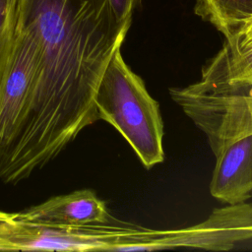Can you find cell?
I'll list each match as a JSON object with an SVG mask.
<instances>
[{"instance_id": "obj_10", "label": "cell", "mask_w": 252, "mask_h": 252, "mask_svg": "<svg viewBox=\"0 0 252 252\" xmlns=\"http://www.w3.org/2000/svg\"><path fill=\"white\" fill-rule=\"evenodd\" d=\"M224 45L233 52L252 49V17L241 24L229 37L225 38Z\"/></svg>"}, {"instance_id": "obj_8", "label": "cell", "mask_w": 252, "mask_h": 252, "mask_svg": "<svg viewBox=\"0 0 252 252\" xmlns=\"http://www.w3.org/2000/svg\"><path fill=\"white\" fill-rule=\"evenodd\" d=\"M206 66L227 81L252 85V49L233 52L223 44Z\"/></svg>"}, {"instance_id": "obj_2", "label": "cell", "mask_w": 252, "mask_h": 252, "mask_svg": "<svg viewBox=\"0 0 252 252\" xmlns=\"http://www.w3.org/2000/svg\"><path fill=\"white\" fill-rule=\"evenodd\" d=\"M169 93L208 138L216 158L212 196L225 204L246 202L252 197V107L243 93L207 71Z\"/></svg>"}, {"instance_id": "obj_3", "label": "cell", "mask_w": 252, "mask_h": 252, "mask_svg": "<svg viewBox=\"0 0 252 252\" xmlns=\"http://www.w3.org/2000/svg\"><path fill=\"white\" fill-rule=\"evenodd\" d=\"M98 119L111 124L146 168L164 159L159 106L118 49L107 64L94 97Z\"/></svg>"}, {"instance_id": "obj_9", "label": "cell", "mask_w": 252, "mask_h": 252, "mask_svg": "<svg viewBox=\"0 0 252 252\" xmlns=\"http://www.w3.org/2000/svg\"><path fill=\"white\" fill-rule=\"evenodd\" d=\"M18 0H0V89L13 46Z\"/></svg>"}, {"instance_id": "obj_11", "label": "cell", "mask_w": 252, "mask_h": 252, "mask_svg": "<svg viewBox=\"0 0 252 252\" xmlns=\"http://www.w3.org/2000/svg\"><path fill=\"white\" fill-rule=\"evenodd\" d=\"M116 19L124 24H131L132 14L139 0H106Z\"/></svg>"}, {"instance_id": "obj_5", "label": "cell", "mask_w": 252, "mask_h": 252, "mask_svg": "<svg viewBox=\"0 0 252 252\" xmlns=\"http://www.w3.org/2000/svg\"><path fill=\"white\" fill-rule=\"evenodd\" d=\"M35 68V44L27 32L16 28L9 63L0 89V157L26 114Z\"/></svg>"}, {"instance_id": "obj_1", "label": "cell", "mask_w": 252, "mask_h": 252, "mask_svg": "<svg viewBox=\"0 0 252 252\" xmlns=\"http://www.w3.org/2000/svg\"><path fill=\"white\" fill-rule=\"evenodd\" d=\"M130 26L106 0H18L16 28L32 38L36 68L26 114L0 157V181L27 179L98 120L97 87Z\"/></svg>"}, {"instance_id": "obj_12", "label": "cell", "mask_w": 252, "mask_h": 252, "mask_svg": "<svg viewBox=\"0 0 252 252\" xmlns=\"http://www.w3.org/2000/svg\"><path fill=\"white\" fill-rule=\"evenodd\" d=\"M12 219H13V213H7V212L0 210V231H1L2 227L8 221H10ZM1 247H2V244H1V239H0V251H1Z\"/></svg>"}, {"instance_id": "obj_6", "label": "cell", "mask_w": 252, "mask_h": 252, "mask_svg": "<svg viewBox=\"0 0 252 252\" xmlns=\"http://www.w3.org/2000/svg\"><path fill=\"white\" fill-rule=\"evenodd\" d=\"M13 216L22 222L57 225L104 224L110 219L105 202L90 189L52 197Z\"/></svg>"}, {"instance_id": "obj_7", "label": "cell", "mask_w": 252, "mask_h": 252, "mask_svg": "<svg viewBox=\"0 0 252 252\" xmlns=\"http://www.w3.org/2000/svg\"><path fill=\"white\" fill-rule=\"evenodd\" d=\"M195 12L227 38L252 17V0H196Z\"/></svg>"}, {"instance_id": "obj_4", "label": "cell", "mask_w": 252, "mask_h": 252, "mask_svg": "<svg viewBox=\"0 0 252 252\" xmlns=\"http://www.w3.org/2000/svg\"><path fill=\"white\" fill-rule=\"evenodd\" d=\"M252 238V204H227L215 209L195 225L178 229H151L131 226L127 251H154L179 247L230 250L239 241Z\"/></svg>"}]
</instances>
